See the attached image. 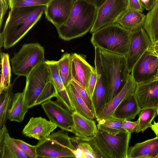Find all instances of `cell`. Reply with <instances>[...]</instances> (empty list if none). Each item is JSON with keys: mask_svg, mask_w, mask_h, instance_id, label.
Returning a JSON list of instances; mask_svg holds the SVG:
<instances>
[{"mask_svg": "<svg viewBox=\"0 0 158 158\" xmlns=\"http://www.w3.org/2000/svg\"><path fill=\"white\" fill-rule=\"evenodd\" d=\"M46 7L39 5L10 9L0 35L5 49L13 46L26 35L40 20Z\"/></svg>", "mask_w": 158, "mask_h": 158, "instance_id": "6da1fadb", "label": "cell"}, {"mask_svg": "<svg viewBox=\"0 0 158 158\" xmlns=\"http://www.w3.org/2000/svg\"><path fill=\"white\" fill-rule=\"evenodd\" d=\"M98 8L83 0H75L67 21L56 28L59 36L69 41L85 35L93 26Z\"/></svg>", "mask_w": 158, "mask_h": 158, "instance_id": "7a4b0ae2", "label": "cell"}, {"mask_svg": "<svg viewBox=\"0 0 158 158\" xmlns=\"http://www.w3.org/2000/svg\"><path fill=\"white\" fill-rule=\"evenodd\" d=\"M131 33L118 23L107 25L92 33L91 42L94 47L125 56L129 49Z\"/></svg>", "mask_w": 158, "mask_h": 158, "instance_id": "3957f363", "label": "cell"}, {"mask_svg": "<svg viewBox=\"0 0 158 158\" xmlns=\"http://www.w3.org/2000/svg\"><path fill=\"white\" fill-rule=\"evenodd\" d=\"M100 50L102 66L109 84L107 103L123 88L130 73L125 56Z\"/></svg>", "mask_w": 158, "mask_h": 158, "instance_id": "277c9868", "label": "cell"}, {"mask_svg": "<svg viewBox=\"0 0 158 158\" xmlns=\"http://www.w3.org/2000/svg\"><path fill=\"white\" fill-rule=\"evenodd\" d=\"M45 61L44 49L38 43L23 44L10 59L14 73L26 77L35 67Z\"/></svg>", "mask_w": 158, "mask_h": 158, "instance_id": "5b68a950", "label": "cell"}, {"mask_svg": "<svg viewBox=\"0 0 158 158\" xmlns=\"http://www.w3.org/2000/svg\"><path fill=\"white\" fill-rule=\"evenodd\" d=\"M96 136L98 146L108 158H127L131 133L110 131L98 128Z\"/></svg>", "mask_w": 158, "mask_h": 158, "instance_id": "8992f818", "label": "cell"}, {"mask_svg": "<svg viewBox=\"0 0 158 158\" xmlns=\"http://www.w3.org/2000/svg\"><path fill=\"white\" fill-rule=\"evenodd\" d=\"M61 129L51 134L36 145L37 158L75 157L70 137Z\"/></svg>", "mask_w": 158, "mask_h": 158, "instance_id": "52a82bcc", "label": "cell"}, {"mask_svg": "<svg viewBox=\"0 0 158 158\" xmlns=\"http://www.w3.org/2000/svg\"><path fill=\"white\" fill-rule=\"evenodd\" d=\"M50 82V73L45 61L35 67L26 77L23 93L25 105L28 109L35 106L43 90Z\"/></svg>", "mask_w": 158, "mask_h": 158, "instance_id": "ba28073f", "label": "cell"}, {"mask_svg": "<svg viewBox=\"0 0 158 158\" xmlns=\"http://www.w3.org/2000/svg\"><path fill=\"white\" fill-rule=\"evenodd\" d=\"M94 63L97 81L92 101L96 118L107 103L109 84L102 66L100 49L96 47H94Z\"/></svg>", "mask_w": 158, "mask_h": 158, "instance_id": "9c48e42d", "label": "cell"}, {"mask_svg": "<svg viewBox=\"0 0 158 158\" xmlns=\"http://www.w3.org/2000/svg\"><path fill=\"white\" fill-rule=\"evenodd\" d=\"M128 0H106L98 9L96 18L90 31L93 33L106 25L117 23L127 10Z\"/></svg>", "mask_w": 158, "mask_h": 158, "instance_id": "30bf717a", "label": "cell"}, {"mask_svg": "<svg viewBox=\"0 0 158 158\" xmlns=\"http://www.w3.org/2000/svg\"><path fill=\"white\" fill-rule=\"evenodd\" d=\"M158 70V57L148 49L134 65L131 73L137 84L152 81Z\"/></svg>", "mask_w": 158, "mask_h": 158, "instance_id": "8fae6325", "label": "cell"}, {"mask_svg": "<svg viewBox=\"0 0 158 158\" xmlns=\"http://www.w3.org/2000/svg\"><path fill=\"white\" fill-rule=\"evenodd\" d=\"M152 44L143 27L131 31L129 49L125 56L130 73L135 64Z\"/></svg>", "mask_w": 158, "mask_h": 158, "instance_id": "7c38bea8", "label": "cell"}, {"mask_svg": "<svg viewBox=\"0 0 158 158\" xmlns=\"http://www.w3.org/2000/svg\"><path fill=\"white\" fill-rule=\"evenodd\" d=\"M50 121L61 129L71 132L73 125V111L57 101L48 100L41 104Z\"/></svg>", "mask_w": 158, "mask_h": 158, "instance_id": "4fadbf2b", "label": "cell"}, {"mask_svg": "<svg viewBox=\"0 0 158 158\" xmlns=\"http://www.w3.org/2000/svg\"><path fill=\"white\" fill-rule=\"evenodd\" d=\"M75 0H51L44 10L46 18L56 27L64 24L70 15Z\"/></svg>", "mask_w": 158, "mask_h": 158, "instance_id": "5bb4252c", "label": "cell"}, {"mask_svg": "<svg viewBox=\"0 0 158 158\" xmlns=\"http://www.w3.org/2000/svg\"><path fill=\"white\" fill-rule=\"evenodd\" d=\"M139 106L141 109L158 108V81L136 84L134 92Z\"/></svg>", "mask_w": 158, "mask_h": 158, "instance_id": "9a60e30c", "label": "cell"}, {"mask_svg": "<svg viewBox=\"0 0 158 158\" xmlns=\"http://www.w3.org/2000/svg\"><path fill=\"white\" fill-rule=\"evenodd\" d=\"M57 127L50 121L41 117H31L23 130L25 136L38 140L46 138Z\"/></svg>", "mask_w": 158, "mask_h": 158, "instance_id": "2e32d148", "label": "cell"}, {"mask_svg": "<svg viewBox=\"0 0 158 158\" xmlns=\"http://www.w3.org/2000/svg\"><path fill=\"white\" fill-rule=\"evenodd\" d=\"M71 55L72 80L86 91L89 81L95 68L86 61L83 55L76 53Z\"/></svg>", "mask_w": 158, "mask_h": 158, "instance_id": "e0dca14e", "label": "cell"}, {"mask_svg": "<svg viewBox=\"0 0 158 158\" xmlns=\"http://www.w3.org/2000/svg\"><path fill=\"white\" fill-rule=\"evenodd\" d=\"M73 125L71 132L82 140L90 141L96 137L98 129L95 121L73 111Z\"/></svg>", "mask_w": 158, "mask_h": 158, "instance_id": "ac0fdd59", "label": "cell"}, {"mask_svg": "<svg viewBox=\"0 0 158 158\" xmlns=\"http://www.w3.org/2000/svg\"><path fill=\"white\" fill-rule=\"evenodd\" d=\"M136 84L130 73L125 85L118 93L106 104L96 118L97 121L112 116L116 108L123 101L134 94Z\"/></svg>", "mask_w": 158, "mask_h": 158, "instance_id": "d6986e66", "label": "cell"}, {"mask_svg": "<svg viewBox=\"0 0 158 158\" xmlns=\"http://www.w3.org/2000/svg\"><path fill=\"white\" fill-rule=\"evenodd\" d=\"M50 76V82L54 86L56 92L57 102L68 109H71L72 104L66 88L60 74L58 62L55 60H46Z\"/></svg>", "mask_w": 158, "mask_h": 158, "instance_id": "ffe728a7", "label": "cell"}, {"mask_svg": "<svg viewBox=\"0 0 158 158\" xmlns=\"http://www.w3.org/2000/svg\"><path fill=\"white\" fill-rule=\"evenodd\" d=\"M0 158H28L11 138L5 125L0 131Z\"/></svg>", "mask_w": 158, "mask_h": 158, "instance_id": "44dd1931", "label": "cell"}, {"mask_svg": "<svg viewBox=\"0 0 158 158\" xmlns=\"http://www.w3.org/2000/svg\"><path fill=\"white\" fill-rule=\"evenodd\" d=\"M158 154V136L137 143L128 148L127 158H155Z\"/></svg>", "mask_w": 158, "mask_h": 158, "instance_id": "7402d4cb", "label": "cell"}, {"mask_svg": "<svg viewBox=\"0 0 158 158\" xmlns=\"http://www.w3.org/2000/svg\"><path fill=\"white\" fill-rule=\"evenodd\" d=\"M141 110L134 94L123 101L116 108L112 116L130 121L134 119Z\"/></svg>", "mask_w": 158, "mask_h": 158, "instance_id": "603a6c76", "label": "cell"}, {"mask_svg": "<svg viewBox=\"0 0 158 158\" xmlns=\"http://www.w3.org/2000/svg\"><path fill=\"white\" fill-rule=\"evenodd\" d=\"M146 15L139 11L127 9L121 16L117 23L131 31L143 27Z\"/></svg>", "mask_w": 158, "mask_h": 158, "instance_id": "cb8c5ba5", "label": "cell"}, {"mask_svg": "<svg viewBox=\"0 0 158 158\" xmlns=\"http://www.w3.org/2000/svg\"><path fill=\"white\" fill-rule=\"evenodd\" d=\"M70 140L74 149H81L87 158H108L99 148L96 137L90 141H85L75 136L70 137Z\"/></svg>", "mask_w": 158, "mask_h": 158, "instance_id": "d4e9b609", "label": "cell"}, {"mask_svg": "<svg viewBox=\"0 0 158 158\" xmlns=\"http://www.w3.org/2000/svg\"><path fill=\"white\" fill-rule=\"evenodd\" d=\"M65 88L73 111L88 118L94 120L95 118L94 113L87 107L73 84L71 82Z\"/></svg>", "mask_w": 158, "mask_h": 158, "instance_id": "484cf974", "label": "cell"}, {"mask_svg": "<svg viewBox=\"0 0 158 158\" xmlns=\"http://www.w3.org/2000/svg\"><path fill=\"white\" fill-rule=\"evenodd\" d=\"M28 109L25 105L23 93H17L14 94L7 118L11 121L21 122Z\"/></svg>", "mask_w": 158, "mask_h": 158, "instance_id": "4316f807", "label": "cell"}, {"mask_svg": "<svg viewBox=\"0 0 158 158\" xmlns=\"http://www.w3.org/2000/svg\"><path fill=\"white\" fill-rule=\"evenodd\" d=\"M152 44L158 40V3L157 0L153 7L146 15L143 27Z\"/></svg>", "mask_w": 158, "mask_h": 158, "instance_id": "83f0119b", "label": "cell"}, {"mask_svg": "<svg viewBox=\"0 0 158 158\" xmlns=\"http://www.w3.org/2000/svg\"><path fill=\"white\" fill-rule=\"evenodd\" d=\"M57 62L60 77L66 87L72 81V55L65 53Z\"/></svg>", "mask_w": 158, "mask_h": 158, "instance_id": "f1b7e54d", "label": "cell"}, {"mask_svg": "<svg viewBox=\"0 0 158 158\" xmlns=\"http://www.w3.org/2000/svg\"><path fill=\"white\" fill-rule=\"evenodd\" d=\"M14 82L7 89L0 93V128L5 125L8 119L9 110L14 94L12 89Z\"/></svg>", "mask_w": 158, "mask_h": 158, "instance_id": "f546056e", "label": "cell"}, {"mask_svg": "<svg viewBox=\"0 0 158 158\" xmlns=\"http://www.w3.org/2000/svg\"><path fill=\"white\" fill-rule=\"evenodd\" d=\"M1 72L0 86V93L8 89L10 83L11 69L9 56L7 53H0Z\"/></svg>", "mask_w": 158, "mask_h": 158, "instance_id": "4dcf8cb0", "label": "cell"}, {"mask_svg": "<svg viewBox=\"0 0 158 158\" xmlns=\"http://www.w3.org/2000/svg\"><path fill=\"white\" fill-rule=\"evenodd\" d=\"M157 114V109L155 108H147L141 110L139 114L135 132L143 133L148 128L151 127L152 123Z\"/></svg>", "mask_w": 158, "mask_h": 158, "instance_id": "1f68e13d", "label": "cell"}, {"mask_svg": "<svg viewBox=\"0 0 158 158\" xmlns=\"http://www.w3.org/2000/svg\"><path fill=\"white\" fill-rule=\"evenodd\" d=\"M124 120L113 116L98 121V128H100L113 132H126L123 127V121Z\"/></svg>", "mask_w": 158, "mask_h": 158, "instance_id": "d6a6232c", "label": "cell"}, {"mask_svg": "<svg viewBox=\"0 0 158 158\" xmlns=\"http://www.w3.org/2000/svg\"><path fill=\"white\" fill-rule=\"evenodd\" d=\"M51 0H10V9L17 7L46 6Z\"/></svg>", "mask_w": 158, "mask_h": 158, "instance_id": "836d02e7", "label": "cell"}, {"mask_svg": "<svg viewBox=\"0 0 158 158\" xmlns=\"http://www.w3.org/2000/svg\"><path fill=\"white\" fill-rule=\"evenodd\" d=\"M56 92L53 85L50 82L48 83L43 90L37 100L35 106L41 104L46 101L56 97Z\"/></svg>", "mask_w": 158, "mask_h": 158, "instance_id": "e575fe53", "label": "cell"}, {"mask_svg": "<svg viewBox=\"0 0 158 158\" xmlns=\"http://www.w3.org/2000/svg\"><path fill=\"white\" fill-rule=\"evenodd\" d=\"M19 148L27 155L28 158H37L36 145H31L22 140L13 138Z\"/></svg>", "mask_w": 158, "mask_h": 158, "instance_id": "d590c367", "label": "cell"}, {"mask_svg": "<svg viewBox=\"0 0 158 158\" xmlns=\"http://www.w3.org/2000/svg\"><path fill=\"white\" fill-rule=\"evenodd\" d=\"M71 82L73 84L79 95L83 100L87 107L94 114L93 103L86 90L74 81L72 80Z\"/></svg>", "mask_w": 158, "mask_h": 158, "instance_id": "8d00e7d4", "label": "cell"}, {"mask_svg": "<svg viewBox=\"0 0 158 158\" xmlns=\"http://www.w3.org/2000/svg\"><path fill=\"white\" fill-rule=\"evenodd\" d=\"M97 75L96 70L93 72L88 82L86 91L92 101L93 94L96 84Z\"/></svg>", "mask_w": 158, "mask_h": 158, "instance_id": "74e56055", "label": "cell"}, {"mask_svg": "<svg viewBox=\"0 0 158 158\" xmlns=\"http://www.w3.org/2000/svg\"><path fill=\"white\" fill-rule=\"evenodd\" d=\"M138 123V120L134 122L124 120L123 122V127L126 131L131 134L135 132Z\"/></svg>", "mask_w": 158, "mask_h": 158, "instance_id": "f35d334b", "label": "cell"}, {"mask_svg": "<svg viewBox=\"0 0 158 158\" xmlns=\"http://www.w3.org/2000/svg\"><path fill=\"white\" fill-rule=\"evenodd\" d=\"M128 1L127 9L143 12L144 8L139 0H128Z\"/></svg>", "mask_w": 158, "mask_h": 158, "instance_id": "ab89813d", "label": "cell"}, {"mask_svg": "<svg viewBox=\"0 0 158 158\" xmlns=\"http://www.w3.org/2000/svg\"><path fill=\"white\" fill-rule=\"evenodd\" d=\"M0 0V27L1 28L4 15L9 7V3L6 0Z\"/></svg>", "mask_w": 158, "mask_h": 158, "instance_id": "60d3db41", "label": "cell"}, {"mask_svg": "<svg viewBox=\"0 0 158 158\" xmlns=\"http://www.w3.org/2000/svg\"><path fill=\"white\" fill-rule=\"evenodd\" d=\"M144 9L150 10L154 6L157 0H139Z\"/></svg>", "mask_w": 158, "mask_h": 158, "instance_id": "b9f144b4", "label": "cell"}, {"mask_svg": "<svg viewBox=\"0 0 158 158\" xmlns=\"http://www.w3.org/2000/svg\"><path fill=\"white\" fill-rule=\"evenodd\" d=\"M75 157L77 158H87L84 152L81 149L77 148L72 150Z\"/></svg>", "mask_w": 158, "mask_h": 158, "instance_id": "7bdbcfd3", "label": "cell"}, {"mask_svg": "<svg viewBox=\"0 0 158 158\" xmlns=\"http://www.w3.org/2000/svg\"><path fill=\"white\" fill-rule=\"evenodd\" d=\"M94 6L98 9L99 8L106 0H83Z\"/></svg>", "mask_w": 158, "mask_h": 158, "instance_id": "ee69618b", "label": "cell"}, {"mask_svg": "<svg viewBox=\"0 0 158 158\" xmlns=\"http://www.w3.org/2000/svg\"><path fill=\"white\" fill-rule=\"evenodd\" d=\"M158 116V115H157ZM157 136H158V121L156 122L153 121L151 127Z\"/></svg>", "mask_w": 158, "mask_h": 158, "instance_id": "f6af8a7d", "label": "cell"}, {"mask_svg": "<svg viewBox=\"0 0 158 158\" xmlns=\"http://www.w3.org/2000/svg\"><path fill=\"white\" fill-rule=\"evenodd\" d=\"M158 48V40L152 44L150 48L154 49Z\"/></svg>", "mask_w": 158, "mask_h": 158, "instance_id": "bcb514c9", "label": "cell"}, {"mask_svg": "<svg viewBox=\"0 0 158 158\" xmlns=\"http://www.w3.org/2000/svg\"><path fill=\"white\" fill-rule=\"evenodd\" d=\"M149 49L154 54L158 57V48L154 49H151L149 48Z\"/></svg>", "mask_w": 158, "mask_h": 158, "instance_id": "7dc6e473", "label": "cell"}, {"mask_svg": "<svg viewBox=\"0 0 158 158\" xmlns=\"http://www.w3.org/2000/svg\"><path fill=\"white\" fill-rule=\"evenodd\" d=\"M158 81V70L157 71L156 75V76L152 81Z\"/></svg>", "mask_w": 158, "mask_h": 158, "instance_id": "c3c4849f", "label": "cell"}, {"mask_svg": "<svg viewBox=\"0 0 158 158\" xmlns=\"http://www.w3.org/2000/svg\"><path fill=\"white\" fill-rule=\"evenodd\" d=\"M155 158H158V154L155 157Z\"/></svg>", "mask_w": 158, "mask_h": 158, "instance_id": "681fc988", "label": "cell"}, {"mask_svg": "<svg viewBox=\"0 0 158 158\" xmlns=\"http://www.w3.org/2000/svg\"><path fill=\"white\" fill-rule=\"evenodd\" d=\"M157 115H158V108L157 109Z\"/></svg>", "mask_w": 158, "mask_h": 158, "instance_id": "f907efd6", "label": "cell"}, {"mask_svg": "<svg viewBox=\"0 0 158 158\" xmlns=\"http://www.w3.org/2000/svg\"><path fill=\"white\" fill-rule=\"evenodd\" d=\"M6 0L9 3L10 0Z\"/></svg>", "mask_w": 158, "mask_h": 158, "instance_id": "816d5d0a", "label": "cell"}, {"mask_svg": "<svg viewBox=\"0 0 158 158\" xmlns=\"http://www.w3.org/2000/svg\"><path fill=\"white\" fill-rule=\"evenodd\" d=\"M157 2H158V0H157Z\"/></svg>", "mask_w": 158, "mask_h": 158, "instance_id": "f5cc1de1", "label": "cell"}]
</instances>
